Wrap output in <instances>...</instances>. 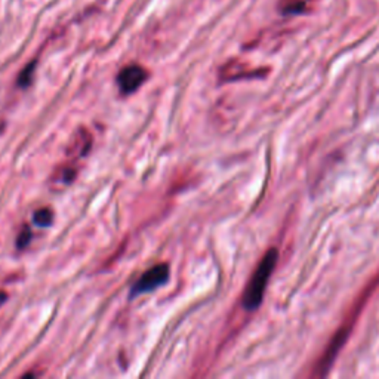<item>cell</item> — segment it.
Segmentation results:
<instances>
[{
  "instance_id": "cell-1",
  "label": "cell",
  "mask_w": 379,
  "mask_h": 379,
  "mask_svg": "<svg viewBox=\"0 0 379 379\" xmlns=\"http://www.w3.org/2000/svg\"><path fill=\"white\" fill-rule=\"evenodd\" d=\"M277 261L279 252L276 248H271L264 258L259 261L255 273L252 274L245 294H243V307H245V310L255 311L261 305L270 277L277 266Z\"/></svg>"
},
{
  "instance_id": "cell-2",
  "label": "cell",
  "mask_w": 379,
  "mask_h": 379,
  "mask_svg": "<svg viewBox=\"0 0 379 379\" xmlns=\"http://www.w3.org/2000/svg\"><path fill=\"white\" fill-rule=\"evenodd\" d=\"M168 279H169V266L168 264L154 266L149 271H145L137 283H135V286L132 289V296L151 292V290L158 289L159 286L166 283Z\"/></svg>"
},
{
  "instance_id": "cell-3",
  "label": "cell",
  "mask_w": 379,
  "mask_h": 379,
  "mask_svg": "<svg viewBox=\"0 0 379 379\" xmlns=\"http://www.w3.org/2000/svg\"><path fill=\"white\" fill-rule=\"evenodd\" d=\"M147 77H149V73L144 67L138 64L126 65L118 76L119 89L123 95H131L135 91L140 89L141 85L147 80Z\"/></svg>"
},
{
  "instance_id": "cell-4",
  "label": "cell",
  "mask_w": 379,
  "mask_h": 379,
  "mask_svg": "<svg viewBox=\"0 0 379 379\" xmlns=\"http://www.w3.org/2000/svg\"><path fill=\"white\" fill-rule=\"evenodd\" d=\"M91 149H92L91 132L85 128L76 129L70 140L69 147H67V153H69V155L76 159H80V158H85V155L91 151Z\"/></svg>"
},
{
  "instance_id": "cell-5",
  "label": "cell",
  "mask_w": 379,
  "mask_h": 379,
  "mask_svg": "<svg viewBox=\"0 0 379 379\" xmlns=\"http://www.w3.org/2000/svg\"><path fill=\"white\" fill-rule=\"evenodd\" d=\"M316 0H280L279 9L285 15H299L308 12Z\"/></svg>"
},
{
  "instance_id": "cell-6",
  "label": "cell",
  "mask_w": 379,
  "mask_h": 379,
  "mask_svg": "<svg viewBox=\"0 0 379 379\" xmlns=\"http://www.w3.org/2000/svg\"><path fill=\"white\" fill-rule=\"evenodd\" d=\"M76 175H77V169L74 164L67 163V164H61V166L56 169L52 180L54 182H60L61 186H69V184L74 181Z\"/></svg>"
},
{
  "instance_id": "cell-7",
  "label": "cell",
  "mask_w": 379,
  "mask_h": 379,
  "mask_svg": "<svg viewBox=\"0 0 379 379\" xmlns=\"http://www.w3.org/2000/svg\"><path fill=\"white\" fill-rule=\"evenodd\" d=\"M345 338H347V330H341V332H339V334L335 336V341L332 343V345H330L329 351L326 353L325 360H323V363H322V373H326V372H327V369L330 367V365H332L334 358H335V354L338 353V349L343 347V344H344V341H345Z\"/></svg>"
},
{
  "instance_id": "cell-8",
  "label": "cell",
  "mask_w": 379,
  "mask_h": 379,
  "mask_svg": "<svg viewBox=\"0 0 379 379\" xmlns=\"http://www.w3.org/2000/svg\"><path fill=\"white\" fill-rule=\"evenodd\" d=\"M33 221L41 227H50L54 221V213L50 208H41L34 212Z\"/></svg>"
},
{
  "instance_id": "cell-9",
  "label": "cell",
  "mask_w": 379,
  "mask_h": 379,
  "mask_svg": "<svg viewBox=\"0 0 379 379\" xmlns=\"http://www.w3.org/2000/svg\"><path fill=\"white\" fill-rule=\"evenodd\" d=\"M34 69H36V63H32V64H28L21 73H19V76H18V86L27 87L28 85L32 83L33 76H34Z\"/></svg>"
},
{
  "instance_id": "cell-10",
  "label": "cell",
  "mask_w": 379,
  "mask_h": 379,
  "mask_svg": "<svg viewBox=\"0 0 379 379\" xmlns=\"http://www.w3.org/2000/svg\"><path fill=\"white\" fill-rule=\"evenodd\" d=\"M30 240H32V231H30V228L24 227V228L21 230V232H19V236H18L17 248H18V249H24V248L28 245V243H30Z\"/></svg>"
},
{
  "instance_id": "cell-11",
  "label": "cell",
  "mask_w": 379,
  "mask_h": 379,
  "mask_svg": "<svg viewBox=\"0 0 379 379\" xmlns=\"http://www.w3.org/2000/svg\"><path fill=\"white\" fill-rule=\"evenodd\" d=\"M6 298H8V295L5 292H2V290H0V305H2L5 303Z\"/></svg>"
}]
</instances>
